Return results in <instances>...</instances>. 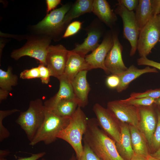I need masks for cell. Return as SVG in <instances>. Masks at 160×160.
I'll use <instances>...</instances> for the list:
<instances>
[{
	"instance_id": "cell-1",
	"label": "cell",
	"mask_w": 160,
	"mask_h": 160,
	"mask_svg": "<svg viewBox=\"0 0 160 160\" xmlns=\"http://www.w3.org/2000/svg\"><path fill=\"white\" fill-rule=\"evenodd\" d=\"M99 126L96 118L88 119L84 143L102 160H124L117 151L116 142Z\"/></svg>"
},
{
	"instance_id": "cell-2",
	"label": "cell",
	"mask_w": 160,
	"mask_h": 160,
	"mask_svg": "<svg viewBox=\"0 0 160 160\" xmlns=\"http://www.w3.org/2000/svg\"><path fill=\"white\" fill-rule=\"evenodd\" d=\"M80 107L78 106L70 118L69 123L58 134L57 137L68 143L75 151L77 159L82 155V140L86 131L88 119Z\"/></svg>"
},
{
	"instance_id": "cell-3",
	"label": "cell",
	"mask_w": 160,
	"mask_h": 160,
	"mask_svg": "<svg viewBox=\"0 0 160 160\" xmlns=\"http://www.w3.org/2000/svg\"><path fill=\"white\" fill-rule=\"evenodd\" d=\"M45 109L42 100L30 101L28 109L20 113L15 121L25 132L30 142L42 124L45 118Z\"/></svg>"
},
{
	"instance_id": "cell-4",
	"label": "cell",
	"mask_w": 160,
	"mask_h": 160,
	"mask_svg": "<svg viewBox=\"0 0 160 160\" xmlns=\"http://www.w3.org/2000/svg\"><path fill=\"white\" fill-rule=\"evenodd\" d=\"M45 109L44 120L29 145L34 146L40 142L46 145L54 142L57 138L59 132L69 123L70 118L57 115L51 111Z\"/></svg>"
},
{
	"instance_id": "cell-5",
	"label": "cell",
	"mask_w": 160,
	"mask_h": 160,
	"mask_svg": "<svg viewBox=\"0 0 160 160\" xmlns=\"http://www.w3.org/2000/svg\"><path fill=\"white\" fill-rule=\"evenodd\" d=\"M160 38L159 14L153 17L140 31L137 50L140 57H147Z\"/></svg>"
},
{
	"instance_id": "cell-6",
	"label": "cell",
	"mask_w": 160,
	"mask_h": 160,
	"mask_svg": "<svg viewBox=\"0 0 160 160\" xmlns=\"http://www.w3.org/2000/svg\"><path fill=\"white\" fill-rule=\"evenodd\" d=\"M50 40L48 38L30 39L21 48L13 51L11 57L17 60L24 56H28L38 60L40 64L46 66V59Z\"/></svg>"
},
{
	"instance_id": "cell-7",
	"label": "cell",
	"mask_w": 160,
	"mask_h": 160,
	"mask_svg": "<svg viewBox=\"0 0 160 160\" xmlns=\"http://www.w3.org/2000/svg\"><path fill=\"white\" fill-rule=\"evenodd\" d=\"M115 11L122 19L124 34L130 44L131 49L130 55L132 56L137 50V41L140 32L135 14L133 11H129L122 5L118 4Z\"/></svg>"
},
{
	"instance_id": "cell-8",
	"label": "cell",
	"mask_w": 160,
	"mask_h": 160,
	"mask_svg": "<svg viewBox=\"0 0 160 160\" xmlns=\"http://www.w3.org/2000/svg\"><path fill=\"white\" fill-rule=\"evenodd\" d=\"M93 110L99 125L103 130L116 143L119 142L121 136L120 125L114 115L107 108L97 103L94 105Z\"/></svg>"
},
{
	"instance_id": "cell-9",
	"label": "cell",
	"mask_w": 160,
	"mask_h": 160,
	"mask_svg": "<svg viewBox=\"0 0 160 160\" xmlns=\"http://www.w3.org/2000/svg\"><path fill=\"white\" fill-rule=\"evenodd\" d=\"M69 52V50L61 44L49 46L46 64L52 76L58 79L64 75Z\"/></svg>"
},
{
	"instance_id": "cell-10",
	"label": "cell",
	"mask_w": 160,
	"mask_h": 160,
	"mask_svg": "<svg viewBox=\"0 0 160 160\" xmlns=\"http://www.w3.org/2000/svg\"><path fill=\"white\" fill-rule=\"evenodd\" d=\"M107 108L119 121L137 127L140 120L138 106L128 104L121 100L109 102Z\"/></svg>"
},
{
	"instance_id": "cell-11",
	"label": "cell",
	"mask_w": 160,
	"mask_h": 160,
	"mask_svg": "<svg viewBox=\"0 0 160 160\" xmlns=\"http://www.w3.org/2000/svg\"><path fill=\"white\" fill-rule=\"evenodd\" d=\"M113 45L106 57L105 66L112 74L119 76L125 71L128 68L124 65L122 57V46L120 43L117 35H113Z\"/></svg>"
},
{
	"instance_id": "cell-12",
	"label": "cell",
	"mask_w": 160,
	"mask_h": 160,
	"mask_svg": "<svg viewBox=\"0 0 160 160\" xmlns=\"http://www.w3.org/2000/svg\"><path fill=\"white\" fill-rule=\"evenodd\" d=\"M70 8L71 6L66 4L53 10L36 25V28L48 33L58 31L65 25L64 18Z\"/></svg>"
},
{
	"instance_id": "cell-13",
	"label": "cell",
	"mask_w": 160,
	"mask_h": 160,
	"mask_svg": "<svg viewBox=\"0 0 160 160\" xmlns=\"http://www.w3.org/2000/svg\"><path fill=\"white\" fill-rule=\"evenodd\" d=\"M113 44L112 37L110 36H105L101 44L92 53L86 55L85 60L90 70L100 68L107 74L110 73L105 66V61Z\"/></svg>"
},
{
	"instance_id": "cell-14",
	"label": "cell",
	"mask_w": 160,
	"mask_h": 160,
	"mask_svg": "<svg viewBox=\"0 0 160 160\" xmlns=\"http://www.w3.org/2000/svg\"><path fill=\"white\" fill-rule=\"evenodd\" d=\"M152 105L138 106L140 120L137 127L145 136L150 147L157 124Z\"/></svg>"
},
{
	"instance_id": "cell-15",
	"label": "cell",
	"mask_w": 160,
	"mask_h": 160,
	"mask_svg": "<svg viewBox=\"0 0 160 160\" xmlns=\"http://www.w3.org/2000/svg\"><path fill=\"white\" fill-rule=\"evenodd\" d=\"M135 16L140 30L153 17L160 13V0H140Z\"/></svg>"
},
{
	"instance_id": "cell-16",
	"label": "cell",
	"mask_w": 160,
	"mask_h": 160,
	"mask_svg": "<svg viewBox=\"0 0 160 160\" xmlns=\"http://www.w3.org/2000/svg\"><path fill=\"white\" fill-rule=\"evenodd\" d=\"M87 71L79 73L71 81L74 98L77 100L78 106L84 108L88 104V95L90 88L87 81Z\"/></svg>"
},
{
	"instance_id": "cell-17",
	"label": "cell",
	"mask_w": 160,
	"mask_h": 160,
	"mask_svg": "<svg viewBox=\"0 0 160 160\" xmlns=\"http://www.w3.org/2000/svg\"><path fill=\"white\" fill-rule=\"evenodd\" d=\"M57 79L60 81L58 92L44 103L45 108L48 110H52L57 103L62 100L74 98L71 82L64 75Z\"/></svg>"
},
{
	"instance_id": "cell-18",
	"label": "cell",
	"mask_w": 160,
	"mask_h": 160,
	"mask_svg": "<svg viewBox=\"0 0 160 160\" xmlns=\"http://www.w3.org/2000/svg\"><path fill=\"white\" fill-rule=\"evenodd\" d=\"M90 70L84 57L69 51L64 75L71 82L80 72Z\"/></svg>"
},
{
	"instance_id": "cell-19",
	"label": "cell",
	"mask_w": 160,
	"mask_h": 160,
	"mask_svg": "<svg viewBox=\"0 0 160 160\" xmlns=\"http://www.w3.org/2000/svg\"><path fill=\"white\" fill-rule=\"evenodd\" d=\"M156 68H151L149 66L142 69L138 68L134 65H131L125 71L118 76L120 83L116 89L118 92H121L126 89L129 84L133 81L142 74L149 73H158Z\"/></svg>"
},
{
	"instance_id": "cell-20",
	"label": "cell",
	"mask_w": 160,
	"mask_h": 160,
	"mask_svg": "<svg viewBox=\"0 0 160 160\" xmlns=\"http://www.w3.org/2000/svg\"><path fill=\"white\" fill-rule=\"evenodd\" d=\"M121 136L119 142L116 143L117 151L124 160H131L135 153L132 149L129 126L127 124L120 125Z\"/></svg>"
},
{
	"instance_id": "cell-21",
	"label": "cell",
	"mask_w": 160,
	"mask_h": 160,
	"mask_svg": "<svg viewBox=\"0 0 160 160\" xmlns=\"http://www.w3.org/2000/svg\"><path fill=\"white\" fill-rule=\"evenodd\" d=\"M92 12L102 21L111 26L117 19L116 16L105 0H94Z\"/></svg>"
},
{
	"instance_id": "cell-22",
	"label": "cell",
	"mask_w": 160,
	"mask_h": 160,
	"mask_svg": "<svg viewBox=\"0 0 160 160\" xmlns=\"http://www.w3.org/2000/svg\"><path fill=\"white\" fill-rule=\"evenodd\" d=\"M101 36V32L99 30L93 29L89 31L84 42L77 45L72 51L85 57L87 54L93 51L99 46Z\"/></svg>"
},
{
	"instance_id": "cell-23",
	"label": "cell",
	"mask_w": 160,
	"mask_h": 160,
	"mask_svg": "<svg viewBox=\"0 0 160 160\" xmlns=\"http://www.w3.org/2000/svg\"><path fill=\"white\" fill-rule=\"evenodd\" d=\"M132 145L134 153L147 158L149 156L146 140L138 128L129 125Z\"/></svg>"
},
{
	"instance_id": "cell-24",
	"label": "cell",
	"mask_w": 160,
	"mask_h": 160,
	"mask_svg": "<svg viewBox=\"0 0 160 160\" xmlns=\"http://www.w3.org/2000/svg\"><path fill=\"white\" fill-rule=\"evenodd\" d=\"M92 0H78L75 2L66 14L64 24L69 23L72 20L87 13L92 12Z\"/></svg>"
},
{
	"instance_id": "cell-25",
	"label": "cell",
	"mask_w": 160,
	"mask_h": 160,
	"mask_svg": "<svg viewBox=\"0 0 160 160\" xmlns=\"http://www.w3.org/2000/svg\"><path fill=\"white\" fill-rule=\"evenodd\" d=\"M78 107V102L74 98L60 102L50 111L61 117L71 118Z\"/></svg>"
},
{
	"instance_id": "cell-26",
	"label": "cell",
	"mask_w": 160,
	"mask_h": 160,
	"mask_svg": "<svg viewBox=\"0 0 160 160\" xmlns=\"http://www.w3.org/2000/svg\"><path fill=\"white\" fill-rule=\"evenodd\" d=\"M18 82L17 76L13 73L12 68L9 66L7 71L0 69V88L10 92L12 87L17 85Z\"/></svg>"
},
{
	"instance_id": "cell-27",
	"label": "cell",
	"mask_w": 160,
	"mask_h": 160,
	"mask_svg": "<svg viewBox=\"0 0 160 160\" xmlns=\"http://www.w3.org/2000/svg\"><path fill=\"white\" fill-rule=\"evenodd\" d=\"M155 99L151 97L135 98L132 97L122 100L124 103L129 105L136 106H150L153 105Z\"/></svg>"
},
{
	"instance_id": "cell-28",
	"label": "cell",
	"mask_w": 160,
	"mask_h": 160,
	"mask_svg": "<svg viewBox=\"0 0 160 160\" xmlns=\"http://www.w3.org/2000/svg\"><path fill=\"white\" fill-rule=\"evenodd\" d=\"M156 110L157 118V124L155 132L152 137L151 147L153 150L157 151L160 149V108Z\"/></svg>"
},
{
	"instance_id": "cell-29",
	"label": "cell",
	"mask_w": 160,
	"mask_h": 160,
	"mask_svg": "<svg viewBox=\"0 0 160 160\" xmlns=\"http://www.w3.org/2000/svg\"><path fill=\"white\" fill-rule=\"evenodd\" d=\"M130 97L135 98L151 97L154 99L160 98V88L149 89L142 92L132 93Z\"/></svg>"
},
{
	"instance_id": "cell-30",
	"label": "cell",
	"mask_w": 160,
	"mask_h": 160,
	"mask_svg": "<svg viewBox=\"0 0 160 160\" xmlns=\"http://www.w3.org/2000/svg\"><path fill=\"white\" fill-rule=\"evenodd\" d=\"M84 143L82 154L77 160H102L86 143Z\"/></svg>"
},
{
	"instance_id": "cell-31",
	"label": "cell",
	"mask_w": 160,
	"mask_h": 160,
	"mask_svg": "<svg viewBox=\"0 0 160 160\" xmlns=\"http://www.w3.org/2000/svg\"><path fill=\"white\" fill-rule=\"evenodd\" d=\"M20 78L23 79L40 78L39 71L38 67L24 70L20 73Z\"/></svg>"
},
{
	"instance_id": "cell-32",
	"label": "cell",
	"mask_w": 160,
	"mask_h": 160,
	"mask_svg": "<svg viewBox=\"0 0 160 160\" xmlns=\"http://www.w3.org/2000/svg\"><path fill=\"white\" fill-rule=\"evenodd\" d=\"M82 23L79 21L72 22L68 26L64 33L63 37H68L77 33L80 29Z\"/></svg>"
},
{
	"instance_id": "cell-33",
	"label": "cell",
	"mask_w": 160,
	"mask_h": 160,
	"mask_svg": "<svg viewBox=\"0 0 160 160\" xmlns=\"http://www.w3.org/2000/svg\"><path fill=\"white\" fill-rule=\"evenodd\" d=\"M38 67L41 83L47 84L50 81V77L52 76L50 70L47 67L42 64H40Z\"/></svg>"
},
{
	"instance_id": "cell-34",
	"label": "cell",
	"mask_w": 160,
	"mask_h": 160,
	"mask_svg": "<svg viewBox=\"0 0 160 160\" xmlns=\"http://www.w3.org/2000/svg\"><path fill=\"white\" fill-rule=\"evenodd\" d=\"M118 4L121 5L129 11L136 10L139 3L137 0H119Z\"/></svg>"
},
{
	"instance_id": "cell-35",
	"label": "cell",
	"mask_w": 160,
	"mask_h": 160,
	"mask_svg": "<svg viewBox=\"0 0 160 160\" xmlns=\"http://www.w3.org/2000/svg\"><path fill=\"white\" fill-rule=\"evenodd\" d=\"M137 63L139 65H148L160 70V63L149 60L146 57H140L138 59Z\"/></svg>"
},
{
	"instance_id": "cell-36",
	"label": "cell",
	"mask_w": 160,
	"mask_h": 160,
	"mask_svg": "<svg viewBox=\"0 0 160 160\" xmlns=\"http://www.w3.org/2000/svg\"><path fill=\"white\" fill-rule=\"evenodd\" d=\"M106 83L108 87L112 89H116L120 83L119 76L116 75L111 74L107 77Z\"/></svg>"
},
{
	"instance_id": "cell-37",
	"label": "cell",
	"mask_w": 160,
	"mask_h": 160,
	"mask_svg": "<svg viewBox=\"0 0 160 160\" xmlns=\"http://www.w3.org/2000/svg\"><path fill=\"white\" fill-rule=\"evenodd\" d=\"M46 153L43 152L37 153H32L31 156L27 157L20 158L17 160H37L43 156ZM0 160H7L5 158L0 157Z\"/></svg>"
},
{
	"instance_id": "cell-38",
	"label": "cell",
	"mask_w": 160,
	"mask_h": 160,
	"mask_svg": "<svg viewBox=\"0 0 160 160\" xmlns=\"http://www.w3.org/2000/svg\"><path fill=\"white\" fill-rule=\"evenodd\" d=\"M61 2L60 0H47V12L48 13L50 11L54 9Z\"/></svg>"
},
{
	"instance_id": "cell-39",
	"label": "cell",
	"mask_w": 160,
	"mask_h": 160,
	"mask_svg": "<svg viewBox=\"0 0 160 160\" xmlns=\"http://www.w3.org/2000/svg\"><path fill=\"white\" fill-rule=\"evenodd\" d=\"M9 92L4 90L0 88V103L2 100L7 99Z\"/></svg>"
},
{
	"instance_id": "cell-40",
	"label": "cell",
	"mask_w": 160,
	"mask_h": 160,
	"mask_svg": "<svg viewBox=\"0 0 160 160\" xmlns=\"http://www.w3.org/2000/svg\"><path fill=\"white\" fill-rule=\"evenodd\" d=\"M131 160H148V159L143 156L134 154Z\"/></svg>"
},
{
	"instance_id": "cell-41",
	"label": "cell",
	"mask_w": 160,
	"mask_h": 160,
	"mask_svg": "<svg viewBox=\"0 0 160 160\" xmlns=\"http://www.w3.org/2000/svg\"><path fill=\"white\" fill-rule=\"evenodd\" d=\"M150 156L160 160V149L154 153L150 154Z\"/></svg>"
},
{
	"instance_id": "cell-42",
	"label": "cell",
	"mask_w": 160,
	"mask_h": 160,
	"mask_svg": "<svg viewBox=\"0 0 160 160\" xmlns=\"http://www.w3.org/2000/svg\"><path fill=\"white\" fill-rule=\"evenodd\" d=\"M10 152L8 150H0V157L5 158L10 153Z\"/></svg>"
},
{
	"instance_id": "cell-43",
	"label": "cell",
	"mask_w": 160,
	"mask_h": 160,
	"mask_svg": "<svg viewBox=\"0 0 160 160\" xmlns=\"http://www.w3.org/2000/svg\"><path fill=\"white\" fill-rule=\"evenodd\" d=\"M154 104L157 105H160V98L155 99Z\"/></svg>"
},
{
	"instance_id": "cell-44",
	"label": "cell",
	"mask_w": 160,
	"mask_h": 160,
	"mask_svg": "<svg viewBox=\"0 0 160 160\" xmlns=\"http://www.w3.org/2000/svg\"><path fill=\"white\" fill-rule=\"evenodd\" d=\"M148 160H160L158 159L155 158L150 156L147 158Z\"/></svg>"
},
{
	"instance_id": "cell-45",
	"label": "cell",
	"mask_w": 160,
	"mask_h": 160,
	"mask_svg": "<svg viewBox=\"0 0 160 160\" xmlns=\"http://www.w3.org/2000/svg\"><path fill=\"white\" fill-rule=\"evenodd\" d=\"M68 160H77L76 157L73 154L71 157Z\"/></svg>"
},
{
	"instance_id": "cell-46",
	"label": "cell",
	"mask_w": 160,
	"mask_h": 160,
	"mask_svg": "<svg viewBox=\"0 0 160 160\" xmlns=\"http://www.w3.org/2000/svg\"><path fill=\"white\" fill-rule=\"evenodd\" d=\"M41 160H46L44 158H42Z\"/></svg>"
},
{
	"instance_id": "cell-47",
	"label": "cell",
	"mask_w": 160,
	"mask_h": 160,
	"mask_svg": "<svg viewBox=\"0 0 160 160\" xmlns=\"http://www.w3.org/2000/svg\"><path fill=\"white\" fill-rule=\"evenodd\" d=\"M159 42H160V39H159Z\"/></svg>"
},
{
	"instance_id": "cell-48",
	"label": "cell",
	"mask_w": 160,
	"mask_h": 160,
	"mask_svg": "<svg viewBox=\"0 0 160 160\" xmlns=\"http://www.w3.org/2000/svg\"><path fill=\"white\" fill-rule=\"evenodd\" d=\"M159 107L160 108V105H159Z\"/></svg>"
}]
</instances>
